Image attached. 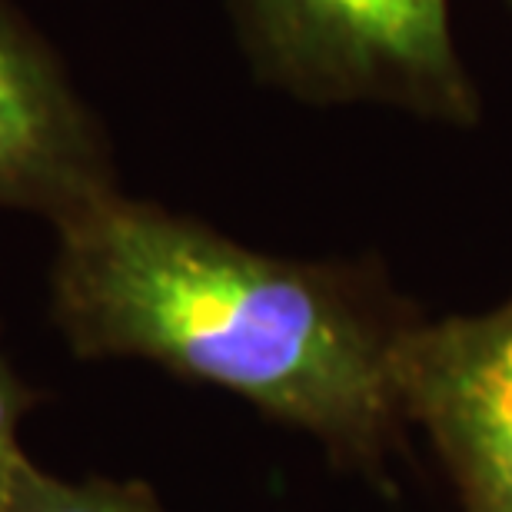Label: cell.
<instances>
[{
	"mask_svg": "<svg viewBox=\"0 0 512 512\" xmlns=\"http://www.w3.org/2000/svg\"><path fill=\"white\" fill-rule=\"evenodd\" d=\"M509 4H512V0H509Z\"/></svg>",
	"mask_w": 512,
	"mask_h": 512,
	"instance_id": "obj_7",
	"label": "cell"
},
{
	"mask_svg": "<svg viewBox=\"0 0 512 512\" xmlns=\"http://www.w3.org/2000/svg\"><path fill=\"white\" fill-rule=\"evenodd\" d=\"M253 67L310 104H389L473 124L449 0H233Z\"/></svg>",
	"mask_w": 512,
	"mask_h": 512,
	"instance_id": "obj_2",
	"label": "cell"
},
{
	"mask_svg": "<svg viewBox=\"0 0 512 512\" xmlns=\"http://www.w3.org/2000/svg\"><path fill=\"white\" fill-rule=\"evenodd\" d=\"M7 512H167L143 479L47 473L34 459L20 469Z\"/></svg>",
	"mask_w": 512,
	"mask_h": 512,
	"instance_id": "obj_5",
	"label": "cell"
},
{
	"mask_svg": "<svg viewBox=\"0 0 512 512\" xmlns=\"http://www.w3.org/2000/svg\"><path fill=\"white\" fill-rule=\"evenodd\" d=\"M50 320L77 360H143L240 396L386 483L413 306L363 263L286 260L124 190L54 227Z\"/></svg>",
	"mask_w": 512,
	"mask_h": 512,
	"instance_id": "obj_1",
	"label": "cell"
},
{
	"mask_svg": "<svg viewBox=\"0 0 512 512\" xmlns=\"http://www.w3.org/2000/svg\"><path fill=\"white\" fill-rule=\"evenodd\" d=\"M120 190L114 150L54 44L0 0V210L50 230Z\"/></svg>",
	"mask_w": 512,
	"mask_h": 512,
	"instance_id": "obj_4",
	"label": "cell"
},
{
	"mask_svg": "<svg viewBox=\"0 0 512 512\" xmlns=\"http://www.w3.org/2000/svg\"><path fill=\"white\" fill-rule=\"evenodd\" d=\"M34 406V386L17 373L4 343H0V512H7L20 469L30 463V456L20 446V426H24V419Z\"/></svg>",
	"mask_w": 512,
	"mask_h": 512,
	"instance_id": "obj_6",
	"label": "cell"
},
{
	"mask_svg": "<svg viewBox=\"0 0 512 512\" xmlns=\"http://www.w3.org/2000/svg\"><path fill=\"white\" fill-rule=\"evenodd\" d=\"M396 393L456 486L459 512H512V296L476 316L419 320Z\"/></svg>",
	"mask_w": 512,
	"mask_h": 512,
	"instance_id": "obj_3",
	"label": "cell"
}]
</instances>
